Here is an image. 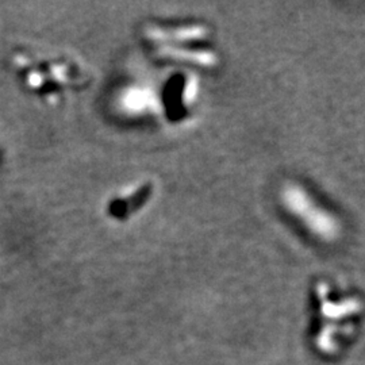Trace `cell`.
<instances>
[{"label": "cell", "mask_w": 365, "mask_h": 365, "mask_svg": "<svg viewBox=\"0 0 365 365\" xmlns=\"http://www.w3.org/2000/svg\"><path fill=\"white\" fill-rule=\"evenodd\" d=\"M284 200L288 209L292 210L299 218L313 230L314 233L325 240H331L339 232L336 221L325 212L318 209L307 195L298 188H288L284 194Z\"/></svg>", "instance_id": "obj_1"}]
</instances>
